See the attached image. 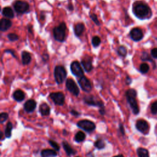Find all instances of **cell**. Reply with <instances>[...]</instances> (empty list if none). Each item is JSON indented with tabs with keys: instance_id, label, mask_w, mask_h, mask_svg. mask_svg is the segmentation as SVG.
<instances>
[{
	"instance_id": "obj_1",
	"label": "cell",
	"mask_w": 157,
	"mask_h": 157,
	"mask_svg": "<svg viewBox=\"0 0 157 157\" xmlns=\"http://www.w3.org/2000/svg\"><path fill=\"white\" fill-rule=\"evenodd\" d=\"M133 12L135 16L141 20L150 18L152 11L148 5L143 3H136L133 7Z\"/></svg>"
},
{
	"instance_id": "obj_2",
	"label": "cell",
	"mask_w": 157,
	"mask_h": 157,
	"mask_svg": "<svg viewBox=\"0 0 157 157\" xmlns=\"http://www.w3.org/2000/svg\"><path fill=\"white\" fill-rule=\"evenodd\" d=\"M125 96L130 108H132L134 114L137 115L139 112V109L136 101L137 92L135 89H129L126 92Z\"/></svg>"
},
{
	"instance_id": "obj_3",
	"label": "cell",
	"mask_w": 157,
	"mask_h": 157,
	"mask_svg": "<svg viewBox=\"0 0 157 157\" xmlns=\"http://www.w3.org/2000/svg\"><path fill=\"white\" fill-rule=\"evenodd\" d=\"M66 25L65 22H62L53 30L54 39L60 42H64L66 38Z\"/></svg>"
},
{
	"instance_id": "obj_4",
	"label": "cell",
	"mask_w": 157,
	"mask_h": 157,
	"mask_svg": "<svg viewBox=\"0 0 157 157\" xmlns=\"http://www.w3.org/2000/svg\"><path fill=\"white\" fill-rule=\"evenodd\" d=\"M54 78L58 84H62L67 76L66 70L63 66L59 65L55 66L54 69Z\"/></svg>"
},
{
	"instance_id": "obj_5",
	"label": "cell",
	"mask_w": 157,
	"mask_h": 157,
	"mask_svg": "<svg viewBox=\"0 0 157 157\" xmlns=\"http://www.w3.org/2000/svg\"><path fill=\"white\" fill-rule=\"evenodd\" d=\"M77 126L87 133H91L96 129L95 123L89 120H82L77 123Z\"/></svg>"
},
{
	"instance_id": "obj_6",
	"label": "cell",
	"mask_w": 157,
	"mask_h": 157,
	"mask_svg": "<svg viewBox=\"0 0 157 157\" xmlns=\"http://www.w3.org/2000/svg\"><path fill=\"white\" fill-rule=\"evenodd\" d=\"M84 101L86 104L90 106L98 107L99 109L105 108L104 105V102L93 95L85 96L84 98Z\"/></svg>"
},
{
	"instance_id": "obj_7",
	"label": "cell",
	"mask_w": 157,
	"mask_h": 157,
	"mask_svg": "<svg viewBox=\"0 0 157 157\" xmlns=\"http://www.w3.org/2000/svg\"><path fill=\"white\" fill-rule=\"evenodd\" d=\"M30 6L28 3L21 0H17L14 4V8L16 12L18 14H24L27 12L29 9Z\"/></svg>"
},
{
	"instance_id": "obj_8",
	"label": "cell",
	"mask_w": 157,
	"mask_h": 157,
	"mask_svg": "<svg viewBox=\"0 0 157 157\" xmlns=\"http://www.w3.org/2000/svg\"><path fill=\"white\" fill-rule=\"evenodd\" d=\"M71 71L73 75H74L75 77H82L84 76V70L81 65V64L77 61H74L72 62L71 64Z\"/></svg>"
},
{
	"instance_id": "obj_9",
	"label": "cell",
	"mask_w": 157,
	"mask_h": 157,
	"mask_svg": "<svg viewBox=\"0 0 157 157\" xmlns=\"http://www.w3.org/2000/svg\"><path fill=\"white\" fill-rule=\"evenodd\" d=\"M50 99L58 106H63L65 102V96L62 92L51 93L49 95Z\"/></svg>"
},
{
	"instance_id": "obj_10",
	"label": "cell",
	"mask_w": 157,
	"mask_h": 157,
	"mask_svg": "<svg viewBox=\"0 0 157 157\" xmlns=\"http://www.w3.org/2000/svg\"><path fill=\"white\" fill-rule=\"evenodd\" d=\"M66 87L68 90L73 95L77 96L80 93V90L76 83L72 78H68L66 81Z\"/></svg>"
},
{
	"instance_id": "obj_11",
	"label": "cell",
	"mask_w": 157,
	"mask_h": 157,
	"mask_svg": "<svg viewBox=\"0 0 157 157\" xmlns=\"http://www.w3.org/2000/svg\"><path fill=\"white\" fill-rule=\"evenodd\" d=\"M78 85H80L81 88L83 91L87 93H89L92 90V85L91 84V82L85 76H83L81 77L78 81Z\"/></svg>"
},
{
	"instance_id": "obj_12",
	"label": "cell",
	"mask_w": 157,
	"mask_h": 157,
	"mask_svg": "<svg viewBox=\"0 0 157 157\" xmlns=\"http://www.w3.org/2000/svg\"><path fill=\"white\" fill-rule=\"evenodd\" d=\"M136 129L143 134H147L149 130V125L147 121L144 120H139L136 123Z\"/></svg>"
},
{
	"instance_id": "obj_13",
	"label": "cell",
	"mask_w": 157,
	"mask_h": 157,
	"mask_svg": "<svg viewBox=\"0 0 157 157\" xmlns=\"http://www.w3.org/2000/svg\"><path fill=\"white\" fill-rule=\"evenodd\" d=\"M130 36L135 42H138L141 41L144 36L142 31L139 28H133L130 32Z\"/></svg>"
},
{
	"instance_id": "obj_14",
	"label": "cell",
	"mask_w": 157,
	"mask_h": 157,
	"mask_svg": "<svg viewBox=\"0 0 157 157\" xmlns=\"http://www.w3.org/2000/svg\"><path fill=\"white\" fill-rule=\"evenodd\" d=\"M37 106V103L35 100L34 99H29L25 102L23 106L24 110L28 112V113H32L34 112Z\"/></svg>"
},
{
	"instance_id": "obj_15",
	"label": "cell",
	"mask_w": 157,
	"mask_h": 157,
	"mask_svg": "<svg viewBox=\"0 0 157 157\" xmlns=\"http://www.w3.org/2000/svg\"><path fill=\"white\" fill-rule=\"evenodd\" d=\"M82 65L84 67V70L89 72H90L93 69V65H92V58L91 57H86L83 58L81 61Z\"/></svg>"
},
{
	"instance_id": "obj_16",
	"label": "cell",
	"mask_w": 157,
	"mask_h": 157,
	"mask_svg": "<svg viewBox=\"0 0 157 157\" xmlns=\"http://www.w3.org/2000/svg\"><path fill=\"white\" fill-rule=\"evenodd\" d=\"M12 22L7 18H3L0 22V30L2 32H6L12 26Z\"/></svg>"
},
{
	"instance_id": "obj_17",
	"label": "cell",
	"mask_w": 157,
	"mask_h": 157,
	"mask_svg": "<svg viewBox=\"0 0 157 157\" xmlns=\"http://www.w3.org/2000/svg\"><path fill=\"white\" fill-rule=\"evenodd\" d=\"M74 34L76 36L79 37L81 36L84 30H85V25L84 23H78L75 25V26L74 27Z\"/></svg>"
},
{
	"instance_id": "obj_18",
	"label": "cell",
	"mask_w": 157,
	"mask_h": 157,
	"mask_svg": "<svg viewBox=\"0 0 157 157\" xmlns=\"http://www.w3.org/2000/svg\"><path fill=\"white\" fill-rule=\"evenodd\" d=\"M39 112L42 116H48L50 114V108L47 103L43 102L39 106Z\"/></svg>"
},
{
	"instance_id": "obj_19",
	"label": "cell",
	"mask_w": 157,
	"mask_h": 157,
	"mask_svg": "<svg viewBox=\"0 0 157 157\" xmlns=\"http://www.w3.org/2000/svg\"><path fill=\"white\" fill-rule=\"evenodd\" d=\"M22 61L24 65H28L32 61V55L27 51H23L22 53Z\"/></svg>"
},
{
	"instance_id": "obj_20",
	"label": "cell",
	"mask_w": 157,
	"mask_h": 157,
	"mask_svg": "<svg viewBox=\"0 0 157 157\" xmlns=\"http://www.w3.org/2000/svg\"><path fill=\"white\" fill-rule=\"evenodd\" d=\"M57 151L54 149H44L41 152V155L42 157H51V156H57Z\"/></svg>"
},
{
	"instance_id": "obj_21",
	"label": "cell",
	"mask_w": 157,
	"mask_h": 157,
	"mask_svg": "<svg viewBox=\"0 0 157 157\" xmlns=\"http://www.w3.org/2000/svg\"><path fill=\"white\" fill-rule=\"evenodd\" d=\"M62 145H63V147L65 151L66 152V155L68 156H70L76 153V151L75 150H74L66 141H63Z\"/></svg>"
},
{
	"instance_id": "obj_22",
	"label": "cell",
	"mask_w": 157,
	"mask_h": 157,
	"mask_svg": "<svg viewBox=\"0 0 157 157\" xmlns=\"http://www.w3.org/2000/svg\"><path fill=\"white\" fill-rule=\"evenodd\" d=\"M25 95L24 92L21 90H17L13 93V98L17 102H22L24 100Z\"/></svg>"
},
{
	"instance_id": "obj_23",
	"label": "cell",
	"mask_w": 157,
	"mask_h": 157,
	"mask_svg": "<svg viewBox=\"0 0 157 157\" xmlns=\"http://www.w3.org/2000/svg\"><path fill=\"white\" fill-rule=\"evenodd\" d=\"M2 15L8 18H13L14 17V13L12 9L9 6L5 7L3 9Z\"/></svg>"
},
{
	"instance_id": "obj_24",
	"label": "cell",
	"mask_w": 157,
	"mask_h": 157,
	"mask_svg": "<svg viewBox=\"0 0 157 157\" xmlns=\"http://www.w3.org/2000/svg\"><path fill=\"white\" fill-rule=\"evenodd\" d=\"M13 129V125L11 122H9L5 128V136L7 138H11L12 136V131Z\"/></svg>"
},
{
	"instance_id": "obj_25",
	"label": "cell",
	"mask_w": 157,
	"mask_h": 157,
	"mask_svg": "<svg viewBox=\"0 0 157 157\" xmlns=\"http://www.w3.org/2000/svg\"><path fill=\"white\" fill-rule=\"evenodd\" d=\"M86 138V135L85 134L82 132H78L74 136V140L75 142H78V143H80L83 142Z\"/></svg>"
},
{
	"instance_id": "obj_26",
	"label": "cell",
	"mask_w": 157,
	"mask_h": 157,
	"mask_svg": "<svg viewBox=\"0 0 157 157\" xmlns=\"http://www.w3.org/2000/svg\"><path fill=\"white\" fill-rule=\"evenodd\" d=\"M137 154L138 157H149L148 150L144 148L138 149Z\"/></svg>"
},
{
	"instance_id": "obj_27",
	"label": "cell",
	"mask_w": 157,
	"mask_h": 157,
	"mask_svg": "<svg viewBox=\"0 0 157 157\" xmlns=\"http://www.w3.org/2000/svg\"><path fill=\"white\" fill-rule=\"evenodd\" d=\"M95 147L98 149V150H101L103 149L106 146V144L104 142V141L102 139H98L96 140L94 144Z\"/></svg>"
},
{
	"instance_id": "obj_28",
	"label": "cell",
	"mask_w": 157,
	"mask_h": 157,
	"mask_svg": "<svg viewBox=\"0 0 157 157\" xmlns=\"http://www.w3.org/2000/svg\"><path fill=\"white\" fill-rule=\"evenodd\" d=\"M117 54H119V56L122 57H125L127 54L126 48L123 45L120 46L117 49Z\"/></svg>"
},
{
	"instance_id": "obj_29",
	"label": "cell",
	"mask_w": 157,
	"mask_h": 157,
	"mask_svg": "<svg viewBox=\"0 0 157 157\" xmlns=\"http://www.w3.org/2000/svg\"><path fill=\"white\" fill-rule=\"evenodd\" d=\"M150 69V67H149V65L145 63H142L141 65H140V67H139V70H140V72L142 74H145L147 72H149Z\"/></svg>"
},
{
	"instance_id": "obj_30",
	"label": "cell",
	"mask_w": 157,
	"mask_h": 157,
	"mask_svg": "<svg viewBox=\"0 0 157 157\" xmlns=\"http://www.w3.org/2000/svg\"><path fill=\"white\" fill-rule=\"evenodd\" d=\"M92 44L94 47H98L101 44V39L99 38V37L98 36L93 37L92 39Z\"/></svg>"
},
{
	"instance_id": "obj_31",
	"label": "cell",
	"mask_w": 157,
	"mask_h": 157,
	"mask_svg": "<svg viewBox=\"0 0 157 157\" xmlns=\"http://www.w3.org/2000/svg\"><path fill=\"white\" fill-rule=\"evenodd\" d=\"M48 143L49 144L54 148V149L55 150H56L57 152L59 151L60 150V145L57 144V142H56L55 141H53V140H48Z\"/></svg>"
},
{
	"instance_id": "obj_32",
	"label": "cell",
	"mask_w": 157,
	"mask_h": 157,
	"mask_svg": "<svg viewBox=\"0 0 157 157\" xmlns=\"http://www.w3.org/2000/svg\"><path fill=\"white\" fill-rule=\"evenodd\" d=\"M9 114L6 112H2L0 114V123H4L8 119Z\"/></svg>"
},
{
	"instance_id": "obj_33",
	"label": "cell",
	"mask_w": 157,
	"mask_h": 157,
	"mask_svg": "<svg viewBox=\"0 0 157 157\" xmlns=\"http://www.w3.org/2000/svg\"><path fill=\"white\" fill-rule=\"evenodd\" d=\"M8 38L11 42L16 41H17L19 39L18 35H17L15 33H9V34H8Z\"/></svg>"
},
{
	"instance_id": "obj_34",
	"label": "cell",
	"mask_w": 157,
	"mask_h": 157,
	"mask_svg": "<svg viewBox=\"0 0 157 157\" xmlns=\"http://www.w3.org/2000/svg\"><path fill=\"white\" fill-rule=\"evenodd\" d=\"M151 112L153 114H157V101H155L152 103L151 105Z\"/></svg>"
},
{
	"instance_id": "obj_35",
	"label": "cell",
	"mask_w": 157,
	"mask_h": 157,
	"mask_svg": "<svg viewBox=\"0 0 157 157\" xmlns=\"http://www.w3.org/2000/svg\"><path fill=\"white\" fill-rule=\"evenodd\" d=\"M90 18L93 21V22L96 25H100V22L97 17V15L95 14H92L90 15Z\"/></svg>"
},
{
	"instance_id": "obj_36",
	"label": "cell",
	"mask_w": 157,
	"mask_h": 157,
	"mask_svg": "<svg viewBox=\"0 0 157 157\" xmlns=\"http://www.w3.org/2000/svg\"><path fill=\"white\" fill-rule=\"evenodd\" d=\"M141 59L143 60V61H147V60H151V59L149 58V56L148 55V54H147L146 52H144L142 55V57H141Z\"/></svg>"
},
{
	"instance_id": "obj_37",
	"label": "cell",
	"mask_w": 157,
	"mask_h": 157,
	"mask_svg": "<svg viewBox=\"0 0 157 157\" xmlns=\"http://www.w3.org/2000/svg\"><path fill=\"white\" fill-rule=\"evenodd\" d=\"M119 131L121 133V134L124 136L125 134V128H124V126L122 123H120L119 125Z\"/></svg>"
},
{
	"instance_id": "obj_38",
	"label": "cell",
	"mask_w": 157,
	"mask_h": 157,
	"mask_svg": "<svg viewBox=\"0 0 157 157\" xmlns=\"http://www.w3.org/2000/svg\"><path fill=\"white\" fill-rule=\"evenodd\" d=\"M151 55L154 58H157V48H154L151 50Z\"/></svg>"
},
{
	"instance_id": "obj_39",
	"label": "cell",
	"mask_w": 157,
	"mask_h": 157,
	"mask_svg": "<svg viewBox=\"0 0 157 157\" xmlns=\"http://www.w3.org/2000/svg\"><path fill=\"white\" fill-rule=\"evenodd\" d=\"M5 53H9V54H11L14 57L17 58V56L15 55V52H14L13 50L7 49V50H5Z\"/></svg>"
},
{
	"instance_id": "obj_40",
	"label": "cell",
	"mask_w": 157,
	"mask_h": 157,
	"mask_svg": "<svg viewBox=\"0 0 157 157\" xmlns=\"http://www.w3.org/2000/svg\"><path fill=\"white\" fill-rule=\"evenodd\" d=\"M70 113L72 115H73L74 117H77L78 116L80 115V113H79V112H77V111H75V110H74V109L71 110V112H70Z\"/></svg>"
},
{
	"instance_id": "obj_41",
	"label": "cell",
	"mask_w": 157,
	"mask_h": 157,
	"mask_svg": "<svg viewBox=\"0 0 157 157\" xmlns=\"http://www.w3.org/2000/svg\"><path fill=\"white\" fill-rule=\"evenodd\" d=\"M42 59L44 62H47L49 59V55L47 54H44L42 56Z\"/></svg>"
},
{
	"instance_id": "obj_42",
	"label": "cell",
	"mask_w": 157,
	"mask_h": 157,
	"mask_svg": "<svg viewBox=\"0 0 157 157\" xmlns=\"http://www.w3.org/2000/svg\"><path fill=\"white\" fill-rule=\"evenodd\" d=\"M99 114H100L101 115H105V114H106V109H105V108L99 109Z\"/></svg>"
},
{
	"instance_id": "obj_43",
	"label": "cell",
	"mask_w": 157,
	"mask_h": 157,
	"mask_svg": "<svg viewBox=\"0 0 157 157\" xmlns=\"http://www.w3.org/2000/svg\"><path fill=\"white\" fill-rule=\"evenodd\" d=\"M125 82L127 85H129L131 83H132V78H131L129 76H127L126 78Z\"/></svg>"
},
{
	"instance_id": "obj_44",
	"label": "cell",
	"mask_w": 157,
	"mask_h": 157,
	"mask_svg": "<svg viewBox=\"0 0 157 157\" xmlns=\"http://www.w3.org/2000/svg\"><path fill=\"white\" fill-rule=\"evenodd\" d=\"M87 157H94V155L92 152H90L87 154Z\"/></svg>"
},
{
	"instance_id": "obj_45",
	"label": "cell",
	"mask_w": 157,
	"mask_h": 157,
	"mask_svg": "<svg viewBox=\"0 0 157 157\" xmlns=\"http://www.w3.org/2000/svg\"><path fill=\"white\" fill-rule=\"evenodd\" d=\"M0 133H1V137H0V138H1V141H3L4 139H3V135H5V134H3V133L2 132H1Z\"/></svg>"
},
{
	"instance_id": "obj_46",
	"label": "cell",
	"mask_w": 157,
	"mask_h": 157,
	"mask_svg": "<svg viewBox=\"0 0 157 157\" xmlns=\"http://www.w3.org/2000/svg\"><path fill=\"white\" fill-rule=\"evenodd\" d=\"M28 31H29V32L30 33H33V31H32V27H28Z\"/></svg>"
},
{
	"instance_id": "obj_47",
	"label": "cell",
	"mask_w": 157,
	"mask_h": 157,
	"mask_svg": "<svg viewBox=\"0 0 157 157\" xmlns=\"http://www.w3.org/2000/svg\"><path fill=\"white\" fill-rule=\"evenodd\" d=\"M113 157H124V156L122 154H120V155H116V156H114Z\"/></svg>"
},
{
	"instance_id": "obj_48",
	"label": "cell",
	"mask_w": 157,
	"mask_h": 157,
	"mask_svg": "<svg viewBox=\"0 0 157 157\" xmlns=\"http://www.w3.org/2000/svg\"><path fill=\"white\" fill-rule=\"evenodd\" d=\"M69 8H68V9H69V10H71V11H72V9H73V7H72V6L71 5H70V6H68Z\"/></svg>"
},
{
	"instance_id": "obj_49",
	"label": "cell",
	"mask_w": 157,
	"mask_h": 157,
	"mask_svg": "<svg viewBox=\"0 0 157 157\" xmlns=\"http://www.w3.org/2000/svg\"><path fill=\"white\" fill-rule=\"evenodd\" d=\"M67 132H66V130H63V135H67V133H66Z\"/></svg>"
},
{
	"instance_id": "obj_50",
	"label": "cell",
	"mask_w": 157,
	"mask_h": 157,
	"mask_svg": "<svg viewBox=\"0 0 157 157\" xmlns=\"http://www.w3.org/2000/svg\"><path fill=\"white\" fill-rule=\"evenodd\" d=\"M75 157H80V156H75Z\"/></svg>"
}]
</instances>
